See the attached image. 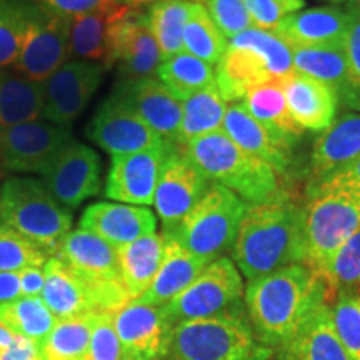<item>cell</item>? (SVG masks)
<instances>
[{
	"label": "cell",
	"instance_id": "74e56055",
	"mask_svg": "<svg viewBox=\"0 0 360 360\" xmlns=\"http://www.w3.org/2000/svg\"><path fill=\"white\" fill-rule=\"evenodd\" d=\"M191 11L192 0H160L146 8L147 24L164 58L184 52V30Z\"/></svg>",
	"mask_w": 360,
	"mask_h": 360
},
{
	"label": "cell",
	"instance_id": "83f0119b",
	"mask_svg": "<svg viewBox=\"0 0 360 360\" xmlns=\"http://www.w3.org/2000/svg\"><path fill=\"white\" fill-rule=\"evenodd\" d=\"M162 236L165 238V254L159 272L150 287L135 299L139 302L159 305V307L186 290L209 265L205 260L188 252L172 232H162Z\"/></svg>",
	"mask_w": 360,
	"mask_h": 360
},
{
	"label": "cell",
	"instance_id": "816d5d0a",
	"mask_svg": "<svg viewBox=\"0 0 360 360\" xmlns=\"http://www.w3.org/2000/svg\"><path fill=\"white\" fill-rule=\"evenodd\" d=\"M22 297L19 272H0V305Z\"/></svg>",
	"mask_w": 360,
	"mask_h": 360
},
{
	"label": "cell",
	"instance_id": "f5cc1de1",
	"mask_svg": "<svg viewBox=\"0 0 360 360\" xmlns=\"http://www.w3.org/2000/svg\"><path fill=\"white\" fill-rule=\"evenodd\" d=\"M328 182L354 188V191L360 192V157L355 162H352L347 169L342 170L339 175H335L334 179L328 180ZM323 186H326V184H323Z\"/></svg>",
	"mask_w": 360,
	"mask_h": 360
},
{
	"label": "cell",
	"instance_id": "e575fe53",
	"mask_svg": "<svg viewBox=\"0 0 360 360\" xmlns=\"http://www.w3.org/2000/svg\"><path fill=\"white\" fill-rule=\"evenodd\" d=\"M103 312L57 321L56 327L39 345L42 360H85L90 337Z\"/></svg>",
	"mask_w": 360,
	"mask_h": 360
},
{
	"label": "cell",
	"instance_id": "52a82bcc",
	"mask_svg": "<svg viewBox=\"0 0 360 360\" xmlns=\"http://www.w3.org/2000/svg\"><path fill=\"white\" fill-rule=\"evenodd\" d=\"M360 227V192L327 182L305 207V265L321 274Z\"/></svg>",
	"mask_w": 360,
	"mask_h": 360
},
{
	"label": "cell",
	"instance_id": "ba28073f",
	"mask_svg": "<svg viewBox=\"0 0 360 360\" xmlns=\"http://www.w3.org/2000/svg\"><path fill=\"white\" fill-rule=\"evenodd\" d=\"M247 205L232 191L212 182L182 224L167 232H172L188 252L210 264L232 250Z\"/></svg>",
	"mask_w": 360,
	"mask_h": 360
},
{
	"label": "cell",
	"instance_id": "f35d334b",
	"mask_svg": "<svg viewBox=\"0 0 360 360\" xmlns=\"http://www.w3.org/2000/svg\"><path fill=\"white\" fill-rule=\"evenodd\" d=\"M229 40L210 19L200 0H192V11L184 30V51L210 65H217L227 51Z\"/></svg>",
	"mask_w": 360,
	"mask_h": 360
},
{
	"label": "cell",
	"instance_id": "4dcf8cb0",
	"mask_svg": "<svg viewBox=\"0 0 360 360\" xmlns=\"http://www.w3.org/2000/svg\"><path fill=\"white\" fill-rule=\"evenodd\" d=\"M242 102L245 103L250 115L278 141L294 147L304 134V130L290 117L282 79H272L255 85L247 92Z\"/></svg>",
	"mask_w": 360,
	"mask_h": 360
},
{
	"label": "cell",
	"instance_id": "8d00e7d4",
	"mask_svg": "<svg viewBox=\"0 0 360 360\" xmlns=\"http://www.w3.org/2000/svg\"><path fill=\"white\" fill-rule=\"evenodd\" d=\"M157 79L175 97L186 101L193 94L215 84V69L214 65L184 51L177 56L162 60L159 70H157Z\"/></svg>",
	"mask_w": 360,
	"mask_h": 360
},
{
	"label": "cell",
	"instance_id": "603a6c76",
	"mask_svg": "<svg viewBox=\"0 0 360 360\" xmlns=\"http://www.w3.org/2000/svg\"><path fill=\"white\" fill-rule=\"evenodd\" d=\"M53 255L94 287L122 282L115 247L84 229L67 233Z\"/></svg>",
	"mask_w": 360,
	"mask_h": 360
},
{
	"label": "cell",
	"instance_id": "7dc6e473",
	"mask_svg": "<svg viewBox=\"0 0 360 360\" xmlns=\"http://www.w3.org/2000/svg\"><path fill=\"white\" fill-rule=\"evenodd\" d=\"M254 27L262 30H274L287 15L277 0H244Z\"/></svg>",
	"mask_w": 360,
	"mask_h": 360
},
{
	"label": "cell",
	"instance_id": "c3c4849f",
	"mask_svg": "<svg viewBox=\"0 0 360 360\" xmlns=\"http://www.w3.org/2000/svg\"><path fill=\"white\" fill-rule=\"evenodd\" d=\"M34 2L65 17L84 15V13L101 11L115 4L114 0H34Z\"/></svg>",
	"mask_w": 360,
	"mask_h": 360
},
{
	"label": "cell",
	"instance_id": "8992f818",
	"mask_svg": "<svg viewBox=\"0 0 360 360\" xmlns=\"http://www.w3.org/2000/svg\"><path fill=\"white\" fill-rule=\"evenodd\" d=\"M272 349L255 337L249 317L237 309L174 327L170 360H269Z\"/></svg>",
	"mask_w": 360,
	"mask_h": 360
},
{
	"label": "cell",
	"instance_id": "e0dca14e",
	"mask_svg": "<svg viewBox=\"0 0 360 360\" xmlns=\"http://www.w3.org/2000/svg\"><path fill=\"white\" fill-rule=\"evenodd\" d=\"M175 146H160L127 155H114L105 179L107 199L120 204L154 205V195L165 160Z\"/></svg>",
	"mask_w": 360,
	"mask_h": 360
},
{
	"label": "cell",
	"instance_id": "d590c367",
	"mask_svg": "<svg viewBox=\"0 0 360 360\" xmlns=\"http://www.w3.org/2000/svg\"><path fill=\"white\" fill-rule=\"evenodd\" d=\"M53 317L40 297H19L0 305V326L15 337H24L40 345L56 327Z\"/></svg>",
	"mask_w": 360,
	"mask_h": 360
},
{
	"label": "cell",
	"instance_id": "44dd1931",
	"mask_svg": "<svg viewBox=\"0 0 360 360\" xmlns=\"http://www.w3.org/2000/svg\"><path fill=\"white\" fill-rule=\"evenodd\" d=\"M162 60L164 57L147 24L146 11H127L115 25L114 65L120 80L154 77Z\"/></svg>",
	"mask_w": 360,
	"mask_h": 360
},
{
	"label": "cell",
	"instance_id": "bcb514c9",
	"mask_svg": "<svg viewBox=\"0 0 360 360\" xmlns=\"http://www.w3.org/2000/svg\"><path fill=\"white\" fill-rule=\"evenodd\" d=\"M85 360H124L122 345L112 322V312H103L94 328Z\"/></svg>",
	"mask_w": 360,
	"mask_h": 360
},
{
	"label": "cell",
	"instance_id": "7a4b0ae2",
	"mask_svg": "<svg viewBox=\"0 0 360 360\" xmlns=\"http://www.w3.org/2000/svg\"><path fill=\"white\" fill-rule=\"evenodd\" d=\"M231 252L247 281L305 264V209L290 195L247 205Z\"/></svg>",
	"mask_w": 360,
	"mask_h": 360
},
{
	"label": "cell",
	"instance_id": "9a60e30c",
	"mask_svg": "<svg viewBox=\"0 0 360 360\" xmlns=\"http://www.w3.org/2000/svg\"><path fill=\"white\" fill-rule=\"evenodd\" d=\"M210 180L193 162L175 147L162 167L157 184L154 207L164 232L175 231L188 212L209 191Z\"/></svg>",
	"mask_w": 360,
	"mask_h": 360
},
{
	"label": "cell",
	"instance_id": "11a10c76",
	"mask_svg": "<svg viewBox=\"0 0 360 360\" xmlns=\"http://www.w3.org/2000/svg\"><path fill=\"white\" fill-rule=\"evenodd\" d=\"M277 4L283 8L285 13H294L302 11L304 0H277Z\"/></svg>",
	"mask_w": 360,
	"mask_h": 360
},
{
	"label": "cell",
	"instance_id": "1f68e13d",
	"mask_svg": "<svg viewBox=\"0 0 360 360\" xmlns=\"http://www.w3.org/2000/svg\"><path fill=\"white\" fill-rule=\"evenodd\" d=\"M164 254L165 238L162 233H150L117 249L120 278L130 300L141 297L150 287L164 260Z\"/></svg>",
	"mask_w": 360,
	"mask_h": 360
},
{
	"label": "cell",
	"instance_id": "30bf717a",
	"mask_svg": "<svg viewBox=\"0 0 360 360\" xmlns=\"http://www.w3.org/2000/svg\"><path fill=\"white\" fill-rule=\"evenodd\" d=\"M74 142L69 127L44 119L0 129V165L11 174L45 177Z\"/></svg>",
	"mask_w": 360,
	"mask_h": 360
},
{
	"label": "cell",
	"instance_id": "b9f144b4",
	"mask_svg": "<svg viewBox=\"0 0 360 360\" xmlns=\"http://www.w3.org/2000/svg\"><path fill=\"white\" fill-rule=\"evenodd\" d=\"M29 0H0V67H12L19 57L27 29Z\"/></svg>",
	"mask_w": 360,
	"mask_h": 360
},
{
	"label": "cell",
	"instance_id": "ee69618b",
	"mask_svg": "<svg viewBox=\"0 0 360 360\" xmlns=\"http://www.w3.org/2000/svg\"><path fill=\"white\" fill-rule=\"evenodd\" d=\"M350 6H352V22H350L347 37H345L349 80L339 105L360 112V0H355Z\"/></svg>",
	"mask_w": 360,
	"mask_h": 360
},
{
	"label": "cell",
	"instance_id": "cb8c5ba5",
	"mask_svg": "<svg viewBox=\"0 0 360 360\" xmlns=\"http://www.w3.org/2000/svg\"><path fill=\"white\" fill-rule=\"evenodd\" d=\"M352 22V6L314 7L287 13L272 30L289 47L342 44Z\"/></svg>",
	"mask_w": 360,
	"mask_h": 360
},
{
	"label": "cell",
	"instance_id": "8fae6325",
	"mask_svg": "<svg viewBox=\"0 0 360 360\" xmlns=\"http://www.w3.org/2000/svg\"><path fill=\"white\" fill-rule=\"evenodd\" d=\"M70 17L29 0L27 29L12 67L35 82H44L69 60Z\"/></svg>",
	"mask_w": 360,
	"mask_h": 360
},
{
	"label": "cell",
	"instance_id": "f546056e",
	"mask_svg": "<svg viewBox=\"0 0 360 360\" xmlns=\"http://www.w3.org/2000/svg\"><path fill=\"white\" fill-rule=\"evenodd\" d=\"M42 115V82H35L13 67H0V129L32 122Z\"/></svg>",
	"mask_w": 360,
	"mask_h": 360
},
{
	"label": "cell",
	"instance_id": "5b68a950",
	"mask_svg": "<svg viewBox=\"0 0 360 360\" xmlns=\"http://www.w3.org/2000/svg\"><path fill=\"white\" fill-rule=\"evenodd\" d=\"M0 222L32 240L51 257L72 231L74 217L44 180L12 175L0 186Z\"/></svg>",
	"mask_w": 360,
	"mask_h": 360
},
{
	"label": "cell",
	"instance_id": "484cf974",
	"mask_svg": "<svg viewBox=\"0 0 360 360\" xmlns=\"http://www.w3.org/2000/svg\"><path fill=\"white\" fill-rule=\"evenodd\" d=\"M222 130L236 146L265 162L278 177H283L290 170L292 146L278 141L267 129H264L250 115L242 101L229 103Z\"/></svg>",
	"mask_w": 360,
	"mask_h": 360
},
{
	"label": "cell",
	"instance_id": "836d02e7",
	"mask_svg": "<svg viewBox=\"0 0 360 360\" xmlns=\"http://www.w3.org/2000/svg\"><path fill=\"white\" fill-rule=\"evenodd\" d=\"M227 102L220 96L217 84L193 94L182 101V120H180L177 147L222 130Z\"/></svg>",
	"mask_w": 360,
	"mask_h": 360
},
{
	"label": "cell",
	"instance_id": "9f6ffc18",
	"mask_svg": "<svg viewBox=\"0 0 360 360\" xmlns=\"http://www.w3.org/2000/svg\"><path fill=\"white\" fill-rule=\"evenodd\" d=\"M13 339H15V335L12 332H8L4 326H0V350L7 349L13 342Z\"/></svg>",
	"mask_w": 360,
	"mask_h": 360
},
{
	"label": "cell",
	"instance_id": "f6af8a7d",
	"mask_svg": "<svg viewBox=\"0 0 360 360\" xmlns=\"http://www.w3.org/2000/svg\"><path fill=\"white\" fill-rule=\"evenodd\" d=\"M200 2L227 40L254 27L244 0H200Z\"/></svg>",
	"mask_w": 360,
	"mask_h": 360
},
{
	"label": "cell",
	"instance_id": "4fadbf2b",
	"mask_svg": "<svg viewBox=\"0 0 360 360\" xmlns=\"http://www.w3.org/2000/svg\"><path fill=\"white\" fill-rule=\"evenodd\" d=\"M112 322L122 345L124 360L169 359L175 326L164 307L132 299L112 312Z\"/></svg>",
	"mask_w": 360,
	"mask_h": 360
},
{
	"label": "cell",
	"instance_id": "db71d44e",
	"mask_svg": "<svg viewBox=\"0 0 360 360\" xmlns=\"http://www.w3.org/2000/svg\"><path fill=\"white\" fill-rule=\"evenodd\" d=\"M117 6L129 8V11H146L147 7L154 6L160 0H114Z\"/></svg>",
	"mask_w": 360,
	"mask_h": 360
},
{
	"label": "cell",
	"instance_id": "f907efd6",
	"mask_svg": "<svg viewBox=\"0 0 360 360\" xmlns=\"http://www.w3.org/2000/svg\"><path fill=\"white\" fill-rule=\"evenodd\" d=\"M22 297H40L45 285L44 267H29L19 272Z\"/></svg>",
	"mask_w": 360,
	"mask_h": 360
},
{
	"label": "cell",
	"instance_id": "ffe728a7",
	"mask_svg": "<svg viewBox=\"0 0 360 360\" xmlns=\"http://www.w3.org/2000/svg\"><path fill=\"white\" fill-rule=\"evenodd\" d=\"M42 180L65 209H77L102 191L101 155L92 147L75 141Z\"/></svg>",
	"mask_w": 360,
	"mask_h": 360
},
{
	"label": "cell",
	"instance_id": "681fc988",
	"mask_svg": "<svg viewBox=\"0 0 360 360\" xmlns=\"http://www.w3.org/2000/svg\"><path fill=\"white\" fill-rule=\"evenodd\" d=\"M0 360H42L40 349L35 342L15 337L7 349L0 350Z\"/></svg>",
	"mask_w": 360,
	"mask_h": 360
},
{
	"label": "cell",
	"instance_id": "d6986e66",
	"mask_svg": "<svg viewBox=\"0 0 360 360\" xmlns=\"http://www.w3.org/2000/svg\"><path fill=\"white\" fill-rule=\"evenodd\" d=\"M360 157V112H345L321 134L312 148L305 193L314 195Z\"/></svg>",
	"mask_w": 360,
	"mask_h": 360
},
{
	"label": "cell",
	"instance_id": "6da1fadb",
	"mask_svg": "<svg viewBox=\"0 0 360 360\" xmlns=\"http://www.w3.org/2000/svg\"><path fill=\"white\" fill-rule=\"evenodd\" d=\"M330 302L327 283L309 265L295 264L249 281L245 309L252 330L264 345H285L319 305Z\"/></svg>",
	"mask_w": 360,
	"mask_h": 360
},
{
	"label": "cell",
	"instance_id": "3957f363",
	"mask_svg": "<svg viewBox=\"0 0 360 360\" xmlns=\"http://www.w3.org/2000/svg\"><path fill=\"white\" fill-rule=\"evenodd\" d=\"M210 182L224 186L249 205L287 197L281 177L257 157L247 154L224 130L179 147Z\"/></svg>",
	"mask_w": 360,
	"mask_h": 360
},
{
	"label": "cell",
	"instance_id": "277c9868",
	"mask_svg": "<svg viewBox=\"0 0 360 360\" xmlns=\"http://www.w3.org/2000/svg\"><path fill=\"white\" fill-rule=\"evenodd\" d=\"M294 72L292 49L272 30L257 27L229 40L219 60L215 84L225 102H238L255 85L285 79Z\"/></svg>",
	"mask_w": 360,
	"mask_h": 360
},
{
	"label": "cell",
	"instance_id": "5bb4252c",
	"mask_svg": "<svg viewBox=\"0 0 360 360\" xmlns=\"http://www.w3.org/2000/svg\"><path fill=\"white\" fill-rule=\"evenodd\" d=\"M102 65L85 60L64 62L49 79L42 82L44 115L47 122L69 127L87 109L90 98L101 87Z\"/></svg>",
	"mask_w": 360,
	"mask_h": 360
},
{
	"label": "cell",
	"instance_id": "9c48e42d",
	"mask_svg": "<svg viewBox=\"0 0 360 360\" xmlns=\"http://www.w3.org/2000/svg\"><path fill=\"white\" fill-rule=\"evenodd\" d=\"M242 295L244 281L240 270L232 259L224 255L207 265L186 290L162 307L177 326L242 309Z\"/></svg>",
	"mask_w": 360,
	"mask_h": 360
},
{
	"label": "cell",
	"instance_id": "2e32d148",
	"mask_svg": "<svg viewBox=\"0 0 360 360\" xmlns=\"http://www.w3.org/2000/svg\"><path fill=\"white\" fill-rule=\"evenodd\" d=\"M85 135L103 152L114 155H127L169 146L122 102L109 96L92 117Z\"/></svg>",
	"mask_w": 360,
	"mask_h": 360
},
{
	"label": "cell",
	"instance_id": "7bdbcfd3",
	"mask_svg": "<svg viewBox=\"0 0 360 360\" xmlns=\"http://www.w3.org/2000/svg\"><path fill=\"white\" fill-rule=\"evenodd\" d=\"M330 309L342 347L350 360H360V292L337 295Z\"/></svg>",
	"mask_w": 360,
	"mask_h": 360
},
{
	"label": "cell",
	"instance_id": "ab89813d",
	"mask_svg": "<svg viewBox=\"0 0 360 360\" xmlns=\"http://www.w3.org/2000/svg\"><path fill=\"white\" fill-rule=\"evenodd\" d=\"M319 276L326 281L332 302L340 294L360 292V227L337 249Z\"/></svg>",
	"mask_w": 360,
	"mask_h": 360
},
{
	"label": "cell",
	"instance_id": "d4e9b609",
	"mask_svg": "<svg viewBox=\"0 0 360 360\" xmlns=\"http://www.w3.org/2000/svg\"><path fill=\"white\" fill-rule=\"evenodd\" d=\"M129 8L114 6L70 17L69 58L94 62L103 69L114 67L115 25Z\"/></svg>",
	"mask_w": 360,
	"mask_h": 360
},
{
	"label": "cell",
	"instance_id": "6f0895ef",
	"mask_svg": "<svg viewBox=\"0 0 360 360\" xmlns=\"http://www.w3.org/2000/svg\"><path fill=\"white\" fill-rule=\"evenodd\" d=\"M332 2H347V0H332Z\"/></svg>",
	"mask_w": 360,
	"mask_h": 360
},
{
	"label": "cell",
	"instance_id": "60d3db41",
	"mask_svg": "<svg viewBox=\"0 0 360 360\" xmlns=\"http://www.w3.org/2000/svg\"><path fill=\"white\" fill-rule=\"evenodd\" d=\"M49 255L37 244L0 222V272L44 267Z\"/></svg>",
	"mask_w": 360,
	"mask_h": 360
},
{
	"label": "cell",
	"instance_id": "ac0fdd59",
	"mask_svg": "<svg viewBox=\"0 0 360 360\" xmlns=\"http://www.w3.org/2000/svg\"><path fill=\"white\" fill-rule=\"evenodd\" d=\"M110 96L141 117L165 143L177 147L182 101L159 79L120 80L114 85Z\"/></svg>",
	"mask_w": 360,
	"mask_h": 360
},
{
	"label": "cell",
	"instance_id": "7c38bea8",
	"mask_svg": "<svg viewBox=\"0 0 360 360\" xmlns=\"http://www.w3.org/2000/svg\"><path fill=\"white\" fill-rule=\"evenodd\" d=\"M45 285L40 299L57 321L90 312H112L117 304L115 283L94 287L60 260L51 255L44 265Z\"/></svg>",
	"mask_w": 360,
	"mask_h": 360
},
{
	"label": "cell",
	"instance_id": "7402d4cb",
	"mask_svg": "<svg viewBox=\"0 0 360 360\" xmlns=\"http://www.w3.org/2000/svg\"><path fill=\"white\" fill-rule=\"evenodd\" d=\"M80 229L96 233L119 249L150 233H157V217L147 207L96 202L82 212Z\"/></svg>",
	"mask_w": 360,
	"mask_h": 360
},
{
	"label": "cell",
	"instance_id": "4316f807",
	"mask_svg": "<svg viewBox=\"0 0 360 360\" xmlns=\"http://www.w3.org/2000/svg\"><path fill=\"white\" fill-rule=\"evenodd\" d=\"M282 85L290 117L300 129L323 132L334 122L339 98L327 85L295 70L282 79Z\"/></svg>",
	"mask_w": 360,
	"mask_h": 360
},
{
	"label": "cell",
	"instance_id": "f1b7e54d",
	"mask_svg": "<svg viewBox=\"0 0 360 360\" xmlns=\"http://www.w3.org/2000/svg\"><path fill=\"white\" fill-rule=\"evenodd\" d=\"M330 302L309 315L297 334L281 347L282 360H350L332 322Z\"/></svg>",
	"mask_w": 360,
	"mask_h": 360
},
{
	"label": "cell",
	"instance_id": "d6a6232c",
	"mask_svg": "<svg viewBox=\"0 0 360 360\" xmlns=\"http://www.w3.org/2000/svg\"><path fill=\"white\" fill-rule=\"evenodd\" d=\"M294 70L327 85L337 98L344 96L349 80V62L345 42L292 47Z\"/></svg>",
	"mask_w": 360,
	"mask_h": 360
}]
</instances>
